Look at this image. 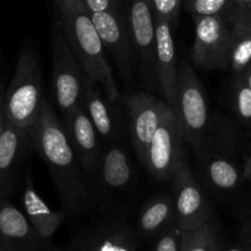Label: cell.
<instances>
[{
    "label": "cell",
    "mask_w": 251,
    "mask_h": 251,
    "mask_svg": "<svg viewBox=\"0 0 251 251\" xmlns=\"http://www.w3.org/2000/svg\"><path fill=\"white\" fill-rule=\"evenodd\" d=\"M32 146L46 162L68 215L82 216L93 208L96 198L80 171L77 157L64 125L43 98L38 119L31 130Z\"/></svg>",
    "instance_id": "cell-1"
},
{
    "label": "cell",
    "mask_w": 251,
    "mask_h": 251,
    "mask_svg": "<svg viewBox=\"0 0 251 251\" xmlns=\"http://www.w3.org/2000/svg\"><path fill=\"white\" fill-rule=\"evenodd\" d=\"M58 9L60 14L58 24L83 74L102 87L112 104L122 102V93L104 55V47L82 0H65Z\"/></svg>",
    "instance_id": "cell-2"
},
{
    "label": "cell",
    "mask_w": 251,
    "mask_h": 251,
    "mask_svg": "<svg viewBox=\"0 0 251 251\" xmlns=\"http://www.w3.org/2000/svg\"><path fill=\"white\" fill-rule=\"evenodd\" d=\"M42 88V71L37 54L26 47L20 53L12 80L4 93L7 120L17 127L31 131L41 112Z\"/></svg>",
    "instance_id": "cell-3"
},
{
    "label": "cell",
    "mask_w": 251,
    "mask_h": 251,
    "mask_svg": "<svg viewBox=\"0 0 251 251\" xmlns=\"http://www.w3.org/2000/svg\"><path fill=\"white\" fill-rule=\"evenodd\" d=\"M176 114L183 139L199 147L208 126V107L205 90L188 61L178 64V93Z\"/></svg>",
    "instance_id": "cell-4"
},
{
    "label": "cell",
    "mask_w": 251,
    "mask_h": 251,
    "mask_svg": "<svg viewBox=\"0 0 251 251\" xmlns=\"http://www.w3.org/2000/svg\"><path fill=\"white\" fill-rule=\"evenodd\" d=\"M122 2L130 42L142 65L145 80L151 87H157L156 19L150 0H122Z\"/></svg>",
    "instance_id": "cell-5"
},
{
    "label": "cell",
    "mask_w": 251,
    "mask_h": 251,
    "mask_svg": "<svg viewBox=\"0 0 251 251\" xmlns=\"http://www.w3.org/2000/svg\"><path fill=\"white\" fill-rule=\"evenodd\" d=\"M183 141L176 112L166 103L145 162V167L154 179L164 181L172 178L176 167L184 159Z\"/></svg>",
    "instance_id": "cell-6"
},
{
    "label": "cell",
    "mask_w": 251,
    "mask_h": 251,
    "mask_svg": "<svg viewBox=\"0 0 251 251\" xmlns=\"http://www.w3.org/2000/svg\"><path fill=\"white\" fill-rule=\"evenodd\" d=\"M51 66L54 97L63 114H65L70 108L80 102L83 74L59 24L53 28Z\"/></svg>",
    "instance_id": "cell-7"
},
{
    "label": "cell",
    "mask_w": 251,
    "mask_h": 251,
    "mask_svg": "<svg viewBox=\"0 0 251 251\" xmlns=\"http://www.w3.org/2000/svg\"><path fill=\"white\" fill-rule=\"evenodd\" d=\"M176 223L181 230H195L212 221V210L185 159L172 176Z\"/></svg>",
    "instance_id": "cell-8"
},
{
    "label": "cell",
    "mask_w": 251,
    "mask_h": 251,
    "mask_svg": "<svg viewBox=\"0 0 251 251\" xmlns=\"http://www.w3.org/2000/svg\"><path fill=\"white\" fill-rule=\"evenodd\" d=\"M195 42L193 61L206 70L229 68V24L223 15L194 17Z\"/></svg>",
    "instance_id": "cell-9"
},
{
    "label": "cell",
    "mask_w": 251,
    "mask_h": 251,
    "mask_svg": "<svg viewBox=\"0 0 251 251\" xmlns=\"http://www.w3.org/2000/svg\"><path fill=\"white\" fill-rule=\"evenodd\" d=\"M136 228L123 216L112 215L85 227L74 239V251H137Z\"/></svg>",
    "instance_id": "cell-10"
},
{
    "label": "cell",
    "mask_w": 251,
    "mask_h": 251,
    "mask_svg": "<svg viewBox=\"0 0 251 251\" xmlns=\"http://www.w3.org/2000/svg\"><path fill=\"white\" fill-rule=\"evenodd\" d=\"M130 134L137 157L145 166L150 144L158 127L166 102L146 92H139L126 98Z\"/></svg>",
    "instance_id": "cell-11"
},
{
    "label": "cell",
    "mask_w": 251,
    "mask_h": 251,
    "mask_svg": "<svg viewBox=\"0 0 251 251\" xmlns=\"http://www.w3.org/2000/svg\"><path fill=\"white\" fill-rule=\"evenodd\" d=\"M103 47L114 55L118 68L125 78L131 77V59L134 55L127 33L123 7L114 11L90 12Z\"/></svg>",
    "instance_id": "cell-12"
},
{
    "label": "cell",
    "mask_w": 251,
    "mask_h": 251,
    "mask_svg": "<svg viewBox=\"0 0 251 251\" xmlns=\"http://www.w3.org/2000/svg\"><path fill=\"white\" fill-rule=\"evenodd\" d=\"M156 19V17H154ZM156 73L164 100L176 112L178 93V61L172 25L156 19Z\"/></svg>",
    "instance_id": "cell-13"
},
{
    "label": "cell",
    "mask_w": 251,
    "mask_h": 251,
    "mask_svg": "<svg viewBox=\"0 0 251 251\" xmlns=\"http://www.w3.org/2000/svg\"><path fill=\"white\" fill-rule=\"evenodd\" d=\"M43 240L28 218L11 202L0 199V247L4 251H42Z\"/></svg>",
    "instance_id": "cell-14"
},
{
    "label": "cell",
    "mask_w": 251,
    "mask_h": 251,
    "mask_svg": "<svg viewBox=\"0 0 251 251\" xmlns=\"http://www.w3.org/2000/svg\"><path fill=\"white\" fill-rule=\"evenodd\" d=\"M66 136L77 157L78 162L86 171H95L100 158L98 132L80 104L74 105L64 114Z\"/></svg>",
    "instance_id": "cell-15"
},
{
    "label": "cell",
    "mask_w": 251,
    "mask_h": 251,
    "mask_svg": "<svg viewBox=\"0 0 251 251\" xmlns=\"http://www.w3.org/2000/svg\"><path fill=\"white\" fill-rule=\"evenodd\" d=\"M31 146V131L17 127L7 120L0 135V198L11 190L15 174Z\"/></svg>",
    "instance_id": "cell-16"
},
{
    "label": "cell",
    "mask_w": 251,
    "mask_h": 251,
    "mask_svg": "<svg viewBox=\"0 0 251 251\" xmlns=\"http://www.w3.org/2000/svg\"><path fill=\"white\" fill-rule=\"evenodd\" d=\"M86 114L95 125L98 136L104 140H113L117 136L118 124L113 117L107 100L103 98L98 83L83 74L82 90H81L80 102Z\"/></svg>",
    "instance_id": "cell-17"
},
{
    "label": "cell",
    "mask_w": 251,
    "mask_h": 251,
    "mask_svg": "<svg viewBox=\"0 0 251 251\" xmlns=\"http://www.w3.org/2000/svg\"><path fill=\"white\" fill-rule=\"evenodd\" d=\"M24 207L26 217L28 218L37 234L43 240L50 239L65 220V213L50 210L43 199L38 195L32 183L31 176L25 178Z\"/></svg>",
    "instance_id": "cell-18"
},
{
    "label": "cell",
    "mask_w": 251,
    "mask_h": 251,
    "mask_svg": "<svg viewBox=\"0 0 251 251\" xmlns=\"http://www.w3.org/2000/svg\"><path fill=\"white\" fill-rule=\"evenodd\" d=\"M229 31V68L234 73L242 74L251 64V9L235 7L233 10Z\"/></svg>",
    "instance_id": "cell-19"
},
{
    "label": "cell",
    "mask_w": 251,
    "mask_h": 251,
    "mask_svg": "<svg viewBox=\"0 0 251 251\" xmlns=\"http://www.w3.org/2000/svg\"><path fill=\"white\" fill-rule=\"evenodd\" d=\"M176 222L174 201L169 195H158L142 207L136 223L140 239L156 240L161 233Z\"/></svg>",
    "instance_id": "cell-20"
},
{
    "label": "cell",
    "mask_w": 251,
    "mask_h": 251,
    "mask_svg": "<svg viewBox=\"0 0 251 251\" xmlns=\"http://www.w3.org/2000/svg\"><path fill=\"white\" fill-rule=\"evenodd\" d=\"M95 169L98 171L100 186L109 191L124 189L132 178L129 157L118 145H112L100 154Z\"/></svg>",
    "instance_id": "cell-21"
},
{
    "label": "cell",
    "mask_w": 251,
    "mask_h": 251,
    "mask_svg": "<svg viewBox=\"0 0 251 251\" xmlns=\"http://www.w3.org/2000/svg\"><path fill=\"white\" fill-rule=\"evenodd\" d=\"M180 251H222L213 221L195 230H181Z\"/></svg>",
    "instance_id": "cell-22"
},
{
    "label": "cell",
    "mask_w": 251,
    "mask_h": 251,
    "mask_svg": "<svg viewBox=\"0 0 251 251\" xmlns=\"http://www.w3.org/2000/svg\"><path fill=\"white\" fill-rule=\"evenodd\" d=\"M206 169L211 183L221 190H232L239 184V169L223 157H211L206 164Z\"/></svg>",
    "instance_id": "cell-23"
},
{
    "label": "cell",
    "mask_w": 251,
    "mask_h": 251,
    "mask_svg": "<svg viewBox=\"0 0 251 251\" xmlns=\"http://www.w3.org/2000/svg\"><path fill=\"white\" fill-rule=\"evenodd\" d=\"M233 100L238 117L247 124H251V90L243 75L235 80Z\"/></svg>",
    "instance_id": "cell-24"
},
{
    "label": "cell",
    "mask_w": 251,
    "mask_h": 251,
    "mask_svg": "<svg viewBox=\"0 0 251 251\" xmlns=\"http://www.w3.org/2000/svg\"><path fill=\"white\" fill-rule=\"evenodd\" d=\"M230 5L232 0H186V9L194 17L223 15Z\"/></svg>",
    "instance_id": "cell-25"
},
{
    "label": "cell",
    "mask_w": 251,
    "mask_h": 251,
    "mask_svg": "<svg viewBox=\"0 0 251 251\" xmlns=\"http://www.w3.org/2000/svg\"><path fill=\"white\" fill-rule=\"evenodd\" d=\"M156 19L166 20L173 26L178 20L181 0H150Z\"/></svg>",
    "instance_id": "cell-26"
},
{
    "label": "cell",
    "mask_w": 251,
    "mask_h": 251,
    "mask_svg": "<svg viewBox=\"0 0 251 251\" xmlns=\"http://www.w3.org/2000/svg\"><path fill=\"white\" fill-rule=\"evenodd\" d=\"M181 229L176 222L154 240L153 251H180Z\"/></svg>",
    "instance_id": "cell-27"
},
{
    "label": "cell",
    "mask_w": 251,
    "mask_h": 251,
    "mask_svg": "<svg viewBox=\"0 0 251 251\" xmlns=\"http://www.w3.org/2000/svg\"><path fill=\"white\" fill-rule=\"evenodd\" d=\"M88 12L114 11L123 7L122 0H82Z\"/></svg>",
    "instance_id": "cell-28"
},
{
    "label": "cell",
    "mask_w": 251,
    "mask_h": 251,
    "mask_svg": "<svg viewBox=\"0 0 251 251\" xmlns=\"http://www.w3.org/2000/svg\"><path fill=\"white\" fill-rule=\"evenodd\" d=\"M4 93H5L4 80H1L0 81V135H1L5 124H6L7 122L6 113H5V108H4Z\"/></svg>",
    "instance_id": "cell-29"
},
{
    "label": "cell",
    "mask_w": 251,
    "mask_h": 251,
    "mask_svg": "<svg viewBox=\"0 0 251 251\" xmlns=\"http://www.w3.org/2000/svg\"><path fill=\"white\" fill-rule=\"evenodd\" d=\"M243 176L248 180H251V147H249L247 153L244 154L243 161Z\"/></svg>",
    "instance_id": "cell-30"
},
{
    "label": "cell",
    "mask_w": 251,
    "mask_h": 251,
    "mask_svg": "<svg viewBox=\"0 0 251 251\" xmlns=\"http://www.w3.org/2000/svg\"><path fill=\"white\" fill-rule=\"evenodd\" d=\"M222 251H251V250H250L249 244L247 243V240L242 237L239 242L234 243V244L230 245V247L226 248L225 250H223L222 248Z\"/></svg>",
    "instance_id": "cell-31"
},
{
    "label": "cell",
    "mask_w": 251,
    "mask_h": 251,
    "mask_svg": "<svg viewBox=\"0 0 251 251\" xmlns=\"http://www.w3.org/2000/svg\"><path fill=\"white\" fill-rule=\"evenodd\" d=\"M242 75H243V77H244L247 85L249 86V88L251 90V65L248 66V68L243 71Z\"/></svg>",
    "instance_id": "cell-32"
},
{
    "label": "cell",
    "mask_w": 251,
    "mask_h": 251,
    "mask_svg": "<svg viewBox=\"0 0 251 251\" xmlns=\"http://www.w3.org/2000/svg\"><path fill=\"white\" fill-rule=\"evenodd\" d=\"M242 237L244 238L245 240H247V243H248V244H249L250 250H251V222L249 223V225H248V227L244 229V232H243Z\"/></svg>",
    "instance_id": "cell-33"
},
{
    "label": "cell",
    "mask_w": 251,
    "mask_h": 251,
    "mask_svg": "<svg viewBox=\"0 0 251 251\" xmlns=\"http://www.w3.org/2000/svg\"><path fill=\"white\" fill-rule=\"evenodd\" d=\"M235 7H250L251 0H232Z\"/></svg>",
    "instance_id": "cell-34"
},
{
    "label": "cell",
    "mask_w": 251,
    "mask_h": 251,
    "mask_svg": "<svg viewBox=\"0 0 251 251\" xmlns=\"http://www.w3.org/2000/svg\"><path fill=\"white\" fill-rule=\"evenodd\" d=\"M42 251H65V250H61L59 249V248H55V247H44L43 249H42Z\"/></svg>",
    "instance_id": "cell-35"
},
{
    "label": "cell",
    "mask_w": 251,
    "mask_h": 251,
    "mask_svg": "<svg viewBox=\"0 0 251 251\" xmlns=\"http://www.w3.org/2000/svg\"><path fill=\"white\" fill-rule=\"evenodd\" d=\"M54 1H55L56 6H58V7H60L61 5L64 4V1H65V0H54Z\"/></svg>",
    "instance_id": "cell-36"
},
{
    "label": "cell",
    "mask_w": 251,
    "mask_h": 251,
    "mask_svg": "<svg viewBox=\"0 0 251 251\" xmlns=\"http://www.w3.org/2000/svg\"><path fill=\"white\" fill-rule=\"evenodd\" d=\"M0 251H4V250H2V248H1V247H0Z\"/></svg>",
    "instance_id": "cell-37"
},
{
    "label": "cell",
    "mask_w": 251,
    "mask_h": 251,
    "mask_svg": "<svg viewBox=\"0 0 251 251\" xmlns=\"http://www.w3.org/2000/svg\"><path fill=\"white\" fill-rule=\"evenodd\" d=\"M249 9H251V6H250V7H249Z\"/></svg>",
    "instance_id": "cell-38"
}]
</instances>
